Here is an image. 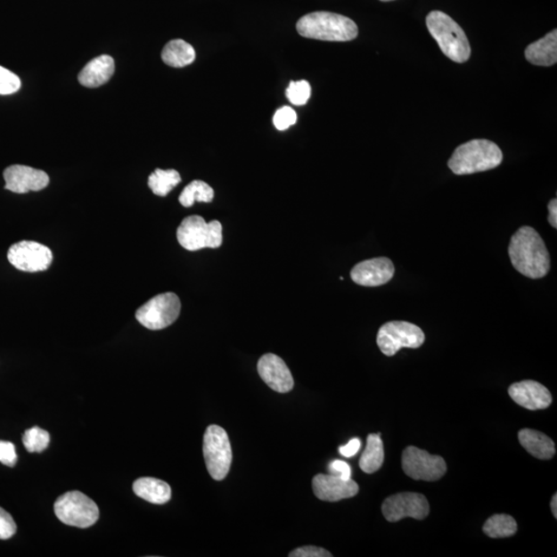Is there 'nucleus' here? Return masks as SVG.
<instances>
[{
	"label": "nucleus",
	"instance_id": "f257e3e1",
	"mask_svg": "<svg viewBox=\"0 0 557 557\" xmlns=\"http://www.w3.org/2000/svg\"><path fill=\"white\" fill-rule=\"evenodd\" d=\"M509 257L515 270L529 279H541L550 271L545 242L534 228L523 226L511 238Z\"/></svg>",
	"mask_w": 557,
	"mask_h": 557
},
{
	"label": "nucleus",
	"instance_id": "f03ea898",
	"mask_svg": "<svg viewBox=\"0 0 557 557\" xmlns=\"http://www.w3.org/2000/svg\"><path fill=\"white\" fill-rule=\"evenodd\" d=\"M297 29L301 37L326 42H349L358 36L356 22L330 12H314L300 18Z\"/></svg>",
	"mask_w": 557,
	"mask_h": 557
},
{
	"label": "nucleus",
	"instance_id": "7ed1b4c3",
	"mask_svg": "<svg viewBox=\"0 0 557 557\" xmlns=\"http://www.w3.org/2000/svg\"><path fill=\"white\" fill-rule=\"evenodd\" d=\"M503 161L499 146L488 140H473L457 147L448 161L455 175H471L496 168Z\"/></svg>",
	"mask_w": 557,
	"mask_h": 557
},
{
	"label": "nucleus",
	"instance_id": "20e7f679",
	"mask_svg": "<svg viewBox=\"0 0 557 557\" xmlns=\"http://www.w3.org/2000/svg\"><path fill=\"white\" fill-rule=\"evenodd\" d=\"M430 34L443 53L452 61L463 63L471 57V45L464 31L454 19L440 11H432L427 17Z\"/></svg>",
	"mask_w": 557,
	"mask_h": 557
},
{
	"label": "nucleus",
	"instance_id": "39448f33",
	"mask_svg": "<svg viewBox=\"0 0 557 557\" xmlns=\"http://www.w3.org/2000/svg\"><path fill=\"white\" fill-rule=\"evenodd\" d=\"M176 238L188 251L219 248L223 242L222 225L218 220L208 223L201 216H189L178 227Z\"/></svg>",
	"mask_w": 557,
	"mask_h": 557
},
{
	"label": "nucleus",
	"instance_id": "423d86ee",
	"mask_svg": "<svg viewBox=\"0 0 557 557\" xmlns=\"http://www.w3.org/2000/svg\"><path fill=\"white\" fill-rule=\"evenodd\" d=\"M57 519L67 526L78 528L93 527L100 519V509L80 491H69L58 497L54 504Z\"/></svg>",
	"mask_w": 557,
	"mask_h": 557
},
{
	"label": "nucleus",
	"instance_id": "0eeeda50",
	"mask_svg": "<svg viewBox=\"0 0 557 557\" xmlns=\"http://www.w3.org/2000/svg\"><path fill=\"white\" fill-rule=\"evenodd\" d=\"M204 457L209 474L214 480L225 479L233 462L231 441L225 430L209 425L204 436Z\"/></svg>",
	"mask_w": 557,
	"mask_h": 557
},
{
	"label": "nucleus",
	"instance_id": "6e6552de",
	"mask_svg": "<svg viewBox=\"0 0 557 557\" xmlns=\"http://www.w3.org/2000/svg\"><path fill=\"white\" fill-rule=\"evenodd\" d=\"M424 332L407 321H390L378 332L377 344L386 356H393L402 348L417 349L424 343Z\"/></svg>",
	"mask_w": 557,
	"mask_h": 557
},
{
	"label": "nucleus",
	"instance_id": "1a4fd4ad",
	"mask_svg": "<svg viewBox=\"0 0 557 557\" xmlns=\"http://www.w3.org/2000/svg\"><path fill=\"white\" fill-rule=\"evenodd\" d=\"M181 301L173 292L159 294L135 312L139 323L151 331L167 329L180 316Z\"/></svg>",
	"mask_w": 557,
	"mask_h": 557
},
{
	"label": "nucleus",
	"instance_id": "9d476101",
	"mask_svg": "<svg viewBox=\"0 0 557 557\" xmlns=\"http://www.w3.org/2000/svg\"><path fill=\"white\" fill-rule=\"evenodd\" d=\"M402 467L405 474L414 480L438 481L447 471L442 456L431 455L428 451L410 446L403 452Z\"/></svg>",
	"mask_w": 557,
	"mask_h": 557
},
{
	"label": "nucleus",
	"instance_id": "9b49d317",
	"mask_svg": "<svg viewBox=\"0 0 557 557\" xmlns=\"http://www.w3.org/2000/svg\"><path fill=\"white\" fill-rule=\"evenodd\" d=\"M8 259L17 270L28 273L47 271L53 261V253L47 246L32 241H21L12 245Z\"/></svg>",
	"mask_w": 557,
	"mask_h": 557
},
{
	"label": "nucleus",
	"instance_id": "f8f14e48",
	"mask_svg": "<svg viewBox=\"0 0 557 557\" xmlns=\"http://www.w3.org/2000/svg\"><path fill=\"white\" fill-rule=\"evenodd\" d=\"M382 513L389 522H397L405 517L422 520L430 514V504L427 497L422 494H397L384 501Z\"/></svg>",
	"mask_w": 557,
	"mask_h": 557
},
{
	"label": "nucleus",
	"instance_id": "ddd939ff",
	"mask_svg": "<svg viewBox=\"0 0 557 557\" xmlns=\"http://www.w3.org/2000/svg\"><path fill=\"white\" fill-rule=\"evenodd\" d=\"M5 189L19 194L41 192L49 185L50 178L44 170L26 166H11L4 172Z\"/></svg>",
	"mask_w": 557,
	"mask_h": 557
},
{
	"label": "nucleus",
	"instance_id": "4468645a",
	"mask_svg": "<svg viewBox=\"0 0 557 557\" xmlns=\"http://www.w3.org/2000/svg\"><path fill=\"white\" fill-rule=\"evenodd\" d=\"M395 266L388 258H378L359 262L352 268L351 279L365 287L381 286L395 276Z\"/></svg>",
	"mask_w": 557,
	"mask_h": 557
},
{
	"label": "nucleus",
	"instance_id": "2eb2a0df",
	"mask_svg": "<svg viewBox=\"0 0 557 557\" xmlns=\"http://www.w3.org/2000/svg\"><path fill=\"white\" fill-rule=\"evenodd\" d=\"M259 376L268 388L279 393H287L294 386L292 373L284 360L273 353L265 354L258 364Z\"/></svg>",
	"mask_w": 557,
	"mask_h": 557
},
{
	"label": "nucleus",
	"instance_id": "dca6fc26",
	"mask_svg": "<svg viewBox=\"0 0 557 557\" xmlns=\"http://www.w3.org/2000/svg\"><path fill=\"white\" fill-rule=\"evenodd\" d=\"M509 396L517 405L530 411L546 409L553 403L552 393L545 386L533 380H524L511 385Z\"/></svg>",
	"mask_w": 557,
	"mask_h": 557
},
{
	"label": "nucleus",
	"instance_id": "f3484780",
	"mask_svg": "<svg viewBox=\"0 0 557 557\" xmlns=\"http://www.w3.org/2000/svg\"><path fill=\"white\" fill-rule=\"evenodd\" d=\"M314 494L321 501L339 502L358 494L359 487L352 479L344 480L334 475L319 474L313 478Z\"/></svg>",
	"mask_w": 557,
	"mask_h": 557
},
{
	"label": "nucleus",
	"instance_id": "a211bd4d",
	"mask_svg": "<svg viewBox=\"0 0 557 557\" xmlns=\"http://www.w3.org/2000/svg\"><path fill=\"white\" fill-rule=\"evenodd\" d=\"M114 73V59L109 55H102L87 63L78 78L84 87L97 88L108 83Z\"/></svg>",
	"mask_w": 557,
	"mask_h": 557
},
{
	"label": "nucleus",
	"instance_id": "6ab92c4d",
	"mask_svg": "<svg viewBox=\"0 0 557 557\" xmlns=\"http://www.w3.org/2000/svg\"><path fill=\"white\" fill-rule=\"evenodd\" d=\"M526 58L528 62L539 67L554 65L557 61V30L528 45Z\"/></svg>",
	"mask_w": 557,
	"mask_h": 557
},
{
	"label": "nucleus",
	"instance_id": "aec40b11",
	"mask_svg": "<svg viewBox=\"0 0 557 557\" xmlns=\"http://www.w3.org/2000/svg\"><path fill=\"white\" fill-rule=\"evenodd\" d=\"M519 440L522 447L538 460H552L555 455L554 442L541 431L530 429L521 430L519 432Z\"/></svg>",
	"mask_w": 557,
	"mask_h": 557
},
{
	"label": "nucleus",
	"instance_id": "412c9836",
	"mask_svg": "<svg viewBox=\"0 0 557 557\" xmlns=\"http://www.w3.org/2000/svg\"><path fill=\"white\" fill-rule=\"evenodd\" d=\"M134 493L151 504H163L172 499L169 485L156 478L143 477L134 483Z\"/></svg>",
	"mask_w": 557,
	"mask_h": 557
},
{
	"label": "nucleus",
	"instance_id": "4be33fe9",
	"mask_svg": "<svg viewBox=\"0 0 557 557\" xmlns=\"http://www.w3.org/2000/svg\"><path fill=\"white\" fill-rule=\"evenodd\" d=\"M195 56L192 45L183 39L170 41L161 53L163 62L176 69L185 68L192 64L195 61Z\"/></svg>",
	"mask_w": 557,
	"mask_h": 557
},
{
	"label": "nucleus",
	"instance_id": "5701e85b",
	"mask_svg": "<svg viewBox=\"0 0 557 557\" xmlns=\"http://www.w3.org/2000/svg\"><path fill=\"white\" fill-rule=\"evenodd\" d=\"M381 434H371L366 438V447L360 457L359 467L366 474L375 473L384 463V446Z\"/></svg>",
	"mask_w": 557,
	"mask_h": 557
},
{
	"label": "nucleus",
	"instance_id": "b1692460",
	"mask_svg": "<svg viewBox=\"0 0 557 557\" xmlns=\"http://www.w3.org/2000/svg\"><path fill=\"white\" fill-rule=\"evenodd\" d=\"M517 522L512 516L507 514H496L491 516L487 522L484 523L483 532L489 538H508L517 532Z\"/></svg>",
	"mask_w": 557,
	"mask_h": 557
},
{
	"label": "nucleus",
	"instance_id": "393cba45",
	"mask_svg": "<svg viewBox=\"0 0 557 557\" xmlns=\"http://www.w3.org/2000/svg\"><path fill=\"white\" fill-rule=\"evenodd\" d=\"M181 181V176L176 170L157 168L150 175L148 185L154 194L167 196Z\"/></svg>",
	"mask_w": 557,
	"mask_h": 557
},
{
	"label": "nucleus",
	"instance_id": "a878e982",
	"mask_svg": "<svg viewBox=\"0 0 557 557\" xmlns=\"http://www.w3.org/2000/svg\"><path fill=\"white\" fill-rule=\"evenodd\" d=\"M214 190L204 181L195 180L188 184L180 194L179 201L183 207L190 208L194 202H211Z\"/></svg>",
	"mask_w": 557,
	"mask_h": 557
},
{
	"label": "nucleus",
	"instance_id": "bb28decb",
	"mask_svg": "<svg viewBox=\"0 0 557 557\" xmlns=\"http://www.w3.org/2000/svg\"><path fill=\"white\" fill-rule=\"evenodd\" d=\"M22 441L26 450L30 452V454H41V452L48 448L50 435L48 431L35 427L24 432Z\"/></svg>",
	"mask_w": 557,
	"mask_h": 557
},
{
	"label": "nucleus",
	"instance_id": "cd10ccee",
	"mask_svg": "<svg viewBox=\"0 0 557 557\" xmlns=\"http://www.w3.org/2000/svg\"><path fill=\"white\" fill-rule=\"evenodd\" d=\"M288 101L296 106H303L311 96V86L307 81L291 82L286 90Z\"/></svg>",
	"mask_w": 557,
	"mask_h": 557
},
{
	"label": "nucleus",
	"instance_id": "c85d7f7f",
	"mask_svg": "<svg viewBox=\"0 0 557 557\" xmlns=\"http://www.w3.org/2000/svg\"><path fill=\"white\" fill-rule=\"evenodd\" d=\"M21 88V80L9 70L0 67V95L14 94Z\"/></svg>",
	"mask_w": 557,
	"mask_h": 557
},
{
	"label": "nucleus",
	"instance_id": "c756f323",
	"mask_svg": "<svg viewBox=\"0 0 557 557\" xmlns=\"http://www.w3.org/2000/svg\"><path fill=\"white\" fill-rule=\"evenodd\" d=\"M298 115L291 107H283L274 116V126L279 130H286L297 123Z\"/></svg>",
	"mask_w": 557,
	"mask_h": 557
},
{
	"label": "nucleus",
	"instance_id": "7c9ffc66",
	"mask_svg": "<svg viewBox=\"0 0 557 557\" xmlns=\"http://www.w3.org/2000/svg\"><path fill=\"white\" fill-rule=\"evenodd\" d=\"M17 532V526L12 517L0 508V540H8Z\"/></svg>",
	"mask_w": 557,
	"mask_h": 557
},
{
	"label": "nucleus",
	"instance_id": "2f4dec72",
	"mask_svg": "<svg viewBox=\"0 0 557 557\" xmlns=\"http://www.w3.org/2000/svg\"><path fill=\"white\" fill-rule=\"evenodd\" d=\"M18 462L15 445L11 442L0 441V463L15 467Z\"/></svg>",
	"mask_w": 557,
	"mask_h": 557
},
{
	"label": "nucleus",
	"instance_id": "473e14b6",
	"mask_svg": "<svg viewBox=\"0 0 557 557\" xmlns=\"http://www.w3.org/2000/svg\"><path fill=\"white\" fill-rule=\"evenodd\" d=\"M291 557H332V554L327 550L316 546H304L293 550Z\"/></svg>",
	"mask_w": 557,
	"mask_h": 557
},
{
	"label": "nucleus",
	"instance_id": "72a5a7b5",
	"mask_svg": "<svg viewBox=\"0 0 557 557\" xmlns=\"http://www.w3.org/2000/svg\"><path fill=\"white\" fill-rule=\"evenodd\" d=\"M329 470L332 475L339 476L344 480L351 479L350 465L343 461H333L329 465Z\"/></svg>",
	"mask_w": 557,
	"mask_h": 557
},
{
	"label": "nucleus",
	"instance_id": "f704fd0d",
	"mask_svg": "<svg viewBox=\"0 0 557 557\" xmlns=\"http://www.w3.org/2000/svg\"><path fill=\"white\" fill-rule=\"evenodd\" d=\"M360 447H362V442L359 438H354L348 444L340 447L339 451L345 457H352L357 454Z\"/></svg>",
	"mask_w": 557,
	"mask_h": 557
},
{
	"label": "nucleus",
	"instance_id": "c9c22d12",
	"mask_svg": "<svg viewBox=\"0 0 557 557\" xmlns=\"http://www.w3.org/2000/svg\"><path fill=\"white\" fill-rule=\"evenodd\" d=\"M548 211H549L548 221L550 223V225H552L553 228H557V201L556 199L550 201L549 205H548Z\"/></svg>",
	"mask_w": 557,
	"mask_h": 557
},
{
	"label": "nucleus",
	"instance_id": "e433bc0d",
	"mask_svg": "<svg viewBox=\"0 0 557 557\" xmlns=\"http://www.w3.org/2000/svg\"><path fill=\"white\" fill-rule=\"evenodd\" d=\"M550 506H552L553 514L554 515L555 519H557V495L556 494L553 496L552 504H550Z\"/></svg>",
	"mask_w": 557,
	"mask_h": 557
},
{
	"label": "nucleus",
	"instance_id": "4c0bfd02",
	"mask_svg": "<svg viewBox=\"0 0 557 557\" xmlns=\"http://www.w3.org/2000/svg\"><path fill=\"white\" fill-rule=\"evenodd\" d=\"M380 2L388 3V2H393V0H380Z\"/></svg>",
	"mask_w": 557,
	"mask_h": 557
}]
</instances>
